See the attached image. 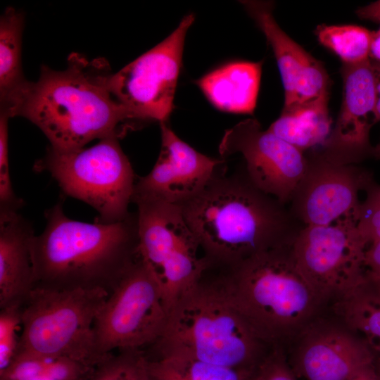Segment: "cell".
Listing matches in <instances>:
<instances>
[{
    "mask_svg": "<svg viewBox=\"0 0 380 380\" xmlns=\"http://www.w3.org/2000/svg\"><path fill=\"white\" fill-rule=\"evenodd\" d=\"M152 347L151 359L175 355L250 370L271 348L230 303L217 279L204 277L175 303Z\"/></svg>",
    "mask_w": 380,
    "mask_h": 380,
    "instance_id": "cell-5",
    "label": "cell"
},
{
    "mask_svg": "<svg viewBox=\"0 0 380 380\" xmlns=\"http://www.w3.org/2000/svg\"><path fill=\"white\" fill-rule=\"evenodd\" d=\"M369 60L380 63V27L372 33Z\"/></svg>",
    "mask_w": 380,
    "mask_h": 380,
    "instance_id": "cell-34",
    "label": "cell"
},
{
    "mask_svg": "<svg viewBox=\"0 0 380 380\" xmlns=\"http://www.w3.org/2000/svg\"><path fill=\"white\" fill-rule=\"evenodd\" d=\"M111 74L104 59L89 61L79 53L70 55L64 70L43 65L17 116L35 125L59 151L84 148L96 139L120 138L135 120L111 94Z\"/></svg>",
    "mask_w": 380,
    "mask_h": 380,
    "instance_id": "cell-2",
    "label": "cell"
},
{
    "mask_svg": "<svg viewBox=\"0 0 380 380\" xmlns=\"http://www.w3.org/2000/svg\"><path fill=\"white\" fill-rule=\"evenodd\" d=\"M291 245L254 255L217 278L230 303L270 348L297 337L323 305L296 265Z\"/></svg>",
    "mask_w": 380,
    "mask_h": 380,
    "instance_id": "cell-4",
    "label": "cell"
},
{
    "mask_svg": "<svg viewBox=\"0 0 380 380\" xmlns=\"http://www.w3.org/2000/svg\"><path fill=\"white\" fill-rule=\"evenodd\" d=\"M241 3L273 50L284 89V108L329 99L331 80L324 65L279 27L273 15V4L264 1Z\"/></svg>",
    "mask_w": 380,
    "mask_h": 380,
    "instance_id": "cell-17",
    "label": "cell"
},
{
    "mask_svg": "<svg viewBox=\"0 0 380 380\" xmlns=\"http://www.w3.org/2000/svg\"><path fill=\"white\" fill-rule=\"evenodd\" d=\"M169 317L160 289L139 254L108 295L94 323L99 353L143 350L162 336Z\"/></svg>",
    "mask_w": 380,
    "mask_h": 380,
    "instance_id": "cell-9",
    "label": "cell"
},
{
    "mask_svg": "<svg viewBox=\"0 0 380 380\" xmlns=\"http://www.w3.org/2000/svg\"><path fill=\"white\" fill-rule=\"evenodd\" d=\"M371 61L375 87V109L376 121L380 122V63Z\"/></svg>",
    "mask_w": 380,
    "mask_h": 380,
    "instance_id": "cell-33",
    "label": "cell"
},
{
    "mask_svg": "<svg viewBox=\"0 0 380 380\" xmlns=\"http://www.w3.org/2000/svg\"><path fill=\"white\" fill-rule=\"evenodd\" d=\"M315 320L297 336L292 368L296 376L305 380H352L376 363L372 350L344 325Z\"/></svg>",
    "mask_w": 380,
    "mask_h": 380,
    "instance_id": "cell-16",
    "label": "cell"
},
{
    "mask_svg": "<svg viewBox=\"0 0 380 380\" xmlns=\"http://www.w3.org/2000/svg\"><path fill=\"white\" fill-rule=\"evenodd\" d=\"M94 368L66 357L19 353L0 380H87Z\"/></svg>",
    "mask_w": 380,
    "mask_h": 380,
    "instance_id": "cell-23",
    "label": "cell"
},
{
    "mask_svg": "<svg viewBox=\"0 0 380 380\" xmlns=\"http://www.w3.org/2000/svg\"><path fill=\"white\" fill-rule=\"evenodd\" d=\"M182 209L211 267L224 270L292 244L305 227L287 205L255 186L244 170L220 173Z\"/></svg>",
    "mask_w": 380,
    "mask_h": 380,
    "instance_id": "cell-1",
    "label": "cell"
},
{
    "mask_svg": "<svg viewBox=\"0 0 380 380\" xmlns=\"http://www.w3.org/2000/svg\"><path fill=\"white\" fill-rule=\"evenodd\" d=\"M352 380H380V376L374 364L365 368Z\"/></svg>",
    "mask_w": 380,
    "mask_h": 380,
    "instance_id": "cell-35",
    "label": "cell"
},
{
    "mask_svg": "<svg viewBox=\"0 0 380 380\" xmlns=\"http://www.w3.org/2000/svg\"><path fill=\"white\" fill-rule=\"evenodd\" d=\"M219 153L222 159L241 155L244 172L251 182L287 206L308 167L306 153L262 129L253 118L225 131Z\"/></svg>",
    "mask_w": 380,
    "mask_h": 380,
    "instance_id": "cell-12",
    "label": "cell"
},
{
    "mask_svg": "<svg viewBox=\"0 0 380 380\" xmlns=\"http://www.w3.org/2000/svg\"><path fill=\"white\" fill-rule=\"evenodd\" d=\"M365 191L367 196L360 206L356 228L368 248L380 241V185L374 182Z\"/></svg>",
    "mask_w": 380,
    "mask_h": 380,
    "instance_id": "cell-28",
    "label": "cell"
},
{
    "mask_svg": "<svg viewBox=\"0 0 380 380\" xmlns=\"http://www.w3.org/2000/svg\"><path fill=\"white\" fill-rule=\"evenodd\" d=\"M137 205L139 254L154 277L169 314L211 265L199 256V242L181 206L151 198L132 199Z\"/></svg>",
    "mask_w": 380,
    "mask_h": 380,
    "instance_id": "cell-8",
    "label": "cell"
},
{
    "mask_svg": "<svg viewBox=\"0 0 380 380\" xmlns=\"http://www.w3.org/2000/svg\"><path fill=\"white\" fill-rule=\"evenodd\" d=\"M329 99L283 108L270 132L304 153L322 146L331 131Z\"/></svg>",
    "mask_w": 380,
    "mask_h": 380,
    "instance_id": "cell-21",
    "label": "cell"
},
{
    "mask_svg": "<svg viewBox=\"0 0 380 380\" xmlns=\"http://www.w3.org/2000/svg\"><path fill=\"white\" fill-rule=\"evenodd\" d=\"M63 200L45 211L31 243L34 288L101 289L109 294L139 256L137 213L110 224L74 220Z\"/></svg>",
    "mask_w": 380,
    "mask_h": 380,
    "instance_id": "cell-3",
    "label": "cell"
},
{
    "mask_svg": "<svg viewBox=\"0 0 380 380\" xmlns=\"http://www.w3.org/2000/svg\"><path fill=\"white\" fill-rule=\"evenodd\" d=\"M194 15L189 14L163 41L109 79L115 99L135 121L166 122L172 109L184 41Z\"/></svg>",
    "mask_w": 380,
    "mask_h": 380,
    "instance_id": "cell-11",
    "label": "cell"
},
{
    "mask_svg": "<svg viewBox=\"0 0 380 380\" xmlns=\"http://www.w3.org/2000/svg\"><path fill=\"white\" fill-rule=\"evenodd\" d=\"M24 15L6 8L0 18V113L17 116L31 82L22 69L21 45Z\"/></svg>",
    "mask_w": 380,
    "mask_h": 380,
    "instance_id": "cell-20",
    "label": "cell"
},
{
    "mask_svg": "<svg viewBox=\"0 0 380 380\" xmlns=\"http://www.w3.org/2000/svg\"><path fill=\"white\" fill-rule=\"evenodd\" d=\"M349 216L327 225L305 226L291 245L298 270L323 305L335 302L367 279V246Z\"/></svg>",
    "mask_w": 380,
    "mask_h": 380,
    "instance_id": "cell-10",
    "label": "cell"
},
{
    "mask_svg": "<svg viewBox=\"0 0 380 380\" xmlns=\"http://www.w3.org/2000/svg\"><path fill=\"white\" fill-rule=\"evenodd\" d=\"M161 148L151 171L136 180L132 198H151L182 206L225 172L224 159L207 156L160 123Z\"/></svg>",
    "mask_w": 380,
    "mask_h": 380,
    "instance_id": "cell-14",
    "label": "cell"
},
{
    "mask_svg": "<svg viewBox=\"0 0 380 380\" xmlns=\"http://www.w3.org/2000/svg\"><path fill=\"white\" fill-rule=\"evenodd\" d=\"M372 33L356 25H319L315 30L319 43L338 56L342 64L347 65L369 60Z\"/></svg>",
    "mask_w": 380,
    "mask_h": 380,
    "instance_id": "cell-25",
    "label": "cell"
},
{
    "mask_svg": "<svg viewBox=\"0 0 380 380\" xmlns=\"http://www.w3.org/2000/svg\"><path fill=\"white\" fill-rule=\"evenodd\" d=\"M9 118L8 115L0 113V210H20L23 201L14 192L9 170Z\"/></svg>",
    "mask_w": 380,
    "mask_h": 380,
    "instance_id": "cell-29",
    "label": "cell"
},
{
    "mask_svg": "<svg viewBox=\"0 0 380 380\" xmlns=\"http://www.w3.org/2000/svg\"><path fill=\"white\" fill-rule=\"evenodd\" d=\"M108 295L101 289L34 288L23 305L17 354L66 357L95 367L113 353H99L93 329Z\"/></svg>",
    "mask_w": 380,
    "mask_h": 380,
    "instance_id": "cell-6",
    "label": "cell"
},
{
    "mask_svg": "<svg viewBox=\"0 0 380 380\" xmlns=\"http://www.w3.org/2000/svg\"><path fill=\"white\" fill-rule=\"evenodd\" d=\"M341 73L343 84L341 109L329 136L317 151L329 162L356 165L372 156L369 132L377 122L371 61L342 64Z\"/></svg>",
    "mask_w": 380,
    "mask_h": 380,
    "instance_id": "cell-15",
    "label": "cell"
},
{
    "mask_svg": "<svg viewBox=\"0 0 380 380\" xmlns=\"http://www.w3.org/2000/svg\"><path fill=\"white\" fill-rule=\"evenodd\" d=\"M87 380H157L144 350L122 349L95 367Z\"/></svg>",
    "mask_w": 380,
    "mask_h": 380,
    "instance_id": "cell-26",
    "label": "cell"
},
{
    "mask_svg": "<svg viewBox=\"0 0 380 380\" xmlns=\"http://www.w3.org/2000/svg\"><path fill=\"white\" fill-rule=\"evenodd\" d=\"M251 380H297L283 347L270 348L255 369Z\"/></svg>",
    "mask_w": 380,
    "mask_h": 380,
    "instance_id": "cell-30",
    "label": "cell"
},
{
    "mask_svg": "<svg viewBox=\"0 0 380 380\" xmlns=\"http://www.w3.org/2000/svg\"><path fill=\"white\" fill-rule=\"evenodd\" d=\"M306 172L288 208L305 226L327 225L349 216L357 217L359 192L374 182L372 174L356 165L324 159L317 150L306 153Z\"/></svg>",
    "mask_w": 380,
    "mask_h": 380,
    "instance_id": "cell-13",
    "label": "cell"
},
{
    "mask_svg": "<svg viewBox=\"0 0 380 380\" xmlns=\"http://www.w3.org/2000/svg\"><path fill=\"white\" fill-rule=\"evenodd\" d=\"M355 13L362 20L380 23V0L357 8Z\"/></svg>",
    "mask_w": 380,
    "mask_h": 380,
    "instance_id": "cell-32",
    "label": "cell"
},
{
    "mask_svg": "<svg viewBox=\"0 0 380 380\" xmlns=\"http://www.w3.org/2000/svg\"><path fill=\"white\" fill-rule=\"evenodd\" d=\"M150 363L157 380H251L255 370L230 368L175 355L150 359Z\"/></svg>",
    "mask_w": 380,
    "mask_h": 380,
    "instance_id": "cell-24",
    "label": "cell"
},
{
    "mask_svg": "<svg viewBox=\"0 0 380 380\" xmlns=\"http://www.w3.org/2000/svg\"><path fill=\"white\" fill-rule=\"evenodd\" d=\"M262 62L236 61L206 74L197 84L219 110L252 114L256 106Z\"/></svg>",
    "mask_w": 380,
    "mask_h": 380,
    "instance_id": "cell-19",
    "label": "cell"
},
{
    "mask_svg": "<svg viewBox=\"0 0 380 380\" xmlns=\"http://www.w3.org/2000/svg\"><path fill=\"white\" fill-rule=\"evenodd\" d=\"M31 222L18 210H0V308L23 305L34 289Z\"/></svg>",
    "mask_w": 380,
    "mask_h": 380,
    "instance_id": "cell-18",
    "label": "cell"
},
{
    "mask_svg": "<svg viewBox=\"0 0 380 380\" xmlns=\"http://www.w3.org/2000/svg\"><path fill=\"white\" fill-rule=\"evenodd\" d=\"M364 262L368 281L380 293V241L367 248Z\"/></svg>",
    "mask_w": 380,
    "mask_h": 380,
    "instance_id": "cell-31",
    "label": "cell"
},
{
    "mask_svg": "<svg viewBox=\"0 0 380 380\" xmlns=\"http://www.w3.org/2000/svg\"><path fill=\"white\" fill-rule=\"evenodd\" d=\"M372 156L380 159V141L376 146L373 147Z\"/></svg>",
    "mask_w": 380,
    "mask_h": 380,
    "instance_id": "cell-36",
    "label": "cell"
},
{
    "mask_svg": "<svg viewBox=\"0 0 380 380\" xmlns=\"http://www.w3.org/2000/svg\"><path fill=\"white\" fill-rule=\"evenodd\" d=\"M333 303L341 324L380 354V293L367 279Z\"/></svg>",
    "mask_w": 380,
    "mask_h": 380,
    "instance_id": "cell-22",
    "label": "cell"
},
{
    "mask_svg": "<svg viewBox=\"0 0 380 380\" xmlns=\"http://www.w3.org/2000/svg\"><path fill=\"white\" fill-rule=\"evenodd\" d=\"M376 371L380 376V359L378 361V363H375Z\"/></svg>",
    "mask_w": 380,
    "mask_h": 380,
    "instance_id": "cell-37",
    "label": "cell"
},
{
    "mask_svg": "<svg viewBox=\"0 0 380 380\" xmlns=\"http://www.w3.org/2000/svg\"><path fill=\"white\" fill-rule=\"evenodd\" d=\"M33 168L37 172H48L65 195L94 208L97 222L114 223L131 214L129 205L137 179L117 136L70 151L49 146Z\"/></svg>",
    "mask_w": 380,
    "mask_h": 380,
    "instance_id": "cell-7",
    "label": "cell"
},
{
    "mask_svg": "<svg viewBox=\"0 0 380 380\" xmlns=\"http://www.w3.org/2000/svg\"><path fill=\"white\" fill-rule=\"evenodd\" d=\"M23 305L14 304L0 308V371L6 368L18 353Z\"/></svg>",
    "mask_w": 380,
    "mask_h": 380,
    "instance_id": "cell-27",
    "label": "cell"
}]
</instances>
